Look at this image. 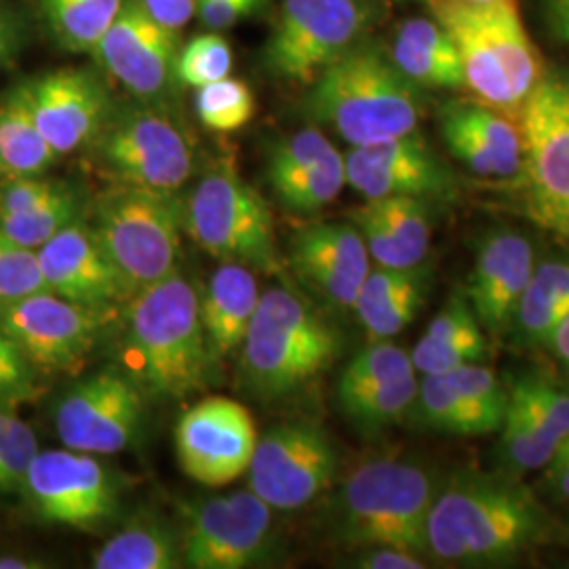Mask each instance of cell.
I'll return each mask as SVG.
<instances>
[{
    "mask_svg": "<svg viewBox=\"0 0 569 569\" xmlns=\"http://www.w3.org/2000/svg\"><path fill=\"white\" fill-rule=\"evenodd\" d=\"M542 531V512L519 486L465 475L435 496L427 552L451 566H496L521 555Z\"/></svg>",
    "mask_w": 569,
    "mask_h": 569,
    "instance_id": "6da1fadb",
    "label": "cell"
},
{
    "mask_svg": "<svg viewBox=\"0 0 569 569\" xmlns=\"http://www.w3.org/2000/svg\"><path fill=\"white\" fill-rule=\"evenodd\" d=\"M213 357L201 319V293L180 272L131 296L127 363L142 392L183 399L207 385Z\"/></svg>",
    "mask_w": 569,
    "mask_h": 569,
    "instance_id": "7a4b0ae2",
    "label": "cell"
},
{
    "mask_svg": "<svg viewBox=\"0 0 569 569\" xmlns=\"http://www.w3.org/2000/svg\"><path fill=\"white\" fill-rule=\"evenodd\" d=\"M306 112L355 148L416 133L422 100L390 58L355 44L310 82Z\"/></svg>",
    "mask_w": 569,
    "mask_h": 569,
    "instance_id": "3957f363",
    "label": "cell"
},
{
    "mask_svg": "<svg viewBox=\"0 0 569 569\" xmlns=\"http://www.w3.org/2000/svg\"><path fill=\"white\" fill-rule=\"evenodd\" d=\"M432 13L456 42L468 91L491 110L519 117L545 77V63L517 2L432 0Z\"/></svg>",
    "mask_w": 569,
    "mask_h": 569,
    "instance_id": "277c9868",
    "label": "cell"
},
{
    "mask_svg": "<svg viewBox=\"0 0 569 569\" xmlns=\"http://www.w3.org/2000/svg\"><path fill=\"white\" fill-rule=\"evenodd\" d=\"M241 378L260 399H277L305 387L340 355V336L305 300L272 287L260 305L243 340Z\"/></svg>",
    "mask_w": 569,
    "mask_h": 569,
    "instance_id": "5b68a950",
    "label": "cell"
},
{
    "mask_svg": "<svg viewBox=\"0 0 569 569\" xmlns=\"http://www.w3.org/2000/svg\"><path fill=\"white\" fill-rule=\"evenodd\" d=\"M91 230L131 298L178 272L186 207L171 192L114 183L98 199Z\"/></svg>",
    "mask_w": 569,
    "mask_h": 569,
    "instance_id": "8992f818",
    "label": "cell"
},
{
    "mask_svg": "<svg viewBox=\"0 0 569 569\" xmlns=\"http://www.w3.org/2000/svg\"><path fill=\"white\" fill-rule=\"evenodd\" d=\"M437 489L425 468L373 460L357 468L338 500V531L355 547L427 555V521Z\"/></svg>",
    "mask_w": 569,
    "mask_h": 569,
    "instance_id": "52a82bcc",
    "label": "cell"
},
{
    "mask_svg": "<svg viewBox=\"0 0 569 569\" xmlns=\"http://www.w3.org/2000/svg\"><path fill=\"white\" fill-rule=\"evenodd\" d=\"M89 148L112 182L154 192L178 194L197 163L188 129L164 102L112 103Z\"/></svg>",
    "mask_w": 569,
    "mask_h": 569,
    "instance_id": "ba28073f",
    "label": "cell"
},
{
    "mask_svg": "<svg viewBox=\"0 0 569 569\" xmlns=\"http://www.w3.org/2000/svg\"><path fill=\"white\" fill-rule=\"evenodd\" d=\"M523 211L569 241V72H545L519 112Z\"/></svg>",
    "mask_w": 569,
    "mask_h": 569,
    "instance_id": "9c48e42d",
    "label": "cell"
},
{
    "mask_svg": "<svg viewBox=\"0 0 569 569\" xmlns=\"http://www.w3.org/2000/svg\"><path fill=\"white\" fill-rule=\"evenodd\" d=\"M186 207V232L207 253L251 270L277 272L272 211L230 163L211 167Z\"/></svg>",
    "mask_w": 569,
    "mask_h": 569,
    "instance_id": "30bf717a",
    "label": "cell"
},
{
    "mask_svg": "<svg viewBox=\"0 0 569 569\" xmlns=\"http://www.w3.org/2000/svg\"><path fill=\"white\" fill-rule=\"evenodd\" d=\"M367 21L363 0H283L264 44L266 72L310 84L357 44Z\"/></svg>",
    "mask_w": 569,
    "mask_h": 569,
    "instance_id": "8fae6325",
    "label": "cell"
},
{
    "mask_svg": "<svg viewBox=\"0 0 569 569\" xmlns=\"http://www.w3.org/2000/svg\"><path fill=\"white\" fill-rule=\"evenodd\" d=\"M180 547L188 568L260 566L272 550V509L251 489L188 505Z\"/></svg>",
    "mask_w": 569,
    "mask_h": 569,
    "instance_id": "7c38bea8",
    "label": "cell"
},
{
    "mask_svg": "<svg viewBox=\"0 0 569 569\" xmlns=\"http://www.w3.org/2000/svg\"><path fill=\"white\" fill-rule=\"evenodd\" d=\"M338 458L326 430L293 420L270 428L247 470L249 489L272 510L305 509L331 483Z\"/></svg>",
    "mask_w": 569,
    "mask_h": 569,
    "instance_id": "4fadbf2b",
    "label": "cell"
},
{
    "mask_svg": "<svg viewBox=\"0 0 569 569\" xmlns=\"http://www.w3.org/2000/svg\"><path fill=\"white\" fill-rule=\"evenodd\" d=\"M142 388L112 367L79 382L56 411L63 448L93 456L131 448L142 432Z\"/></svg>",
    "mask_w": 569,
    "mask_h": 569,
    "instance_id": "5bb4252c",
    "label": "cell"
},
{
    "mask_svg": "<svg viewBox=\"0 0 569 569\" xmlns=\"http://www.w3.org/2000/svg\"><path fill=\"white\" fill-rule=\"evenodd\" d=\"M23 489L41 519L66 528L93 529L119 507L114 477L93 453L74 449L39 451Z\"/></svg>",
    "mask_w": 569,
    "mask_h": 569,
    "instance_id": "9a60e30c",
    "label": "cell"
},
{
    "mask_svg": "<svg viewBox=\"0 0 569 569\" xmlns=\"http://www.w3.org/2000/svg\"><path fill=\"white\" fill-rule=\"evenodd\" d=\"M102 312V308L41 291L0 310V329L20 346L37 371H72L98 345Z\"/></svg>",
    "mask_w": 569,
    "mask_h": 569,
    "instance_id": "2e32d148",
    "label": "cell"
},
{
    "mask_svg": "<svg viewBox=\"0 0 569 569\" xmlns=\"http://www.w3.org/2000/svg\"><path fill=\"white\" fill-rule=\"evenodd\" d=\"M91 56L143 102H164L178 81V32L152 20L138 0H124Z\"/></svg>",
    "mask_w": 569,
    "mask_h": 569,
    "instance_id": "e0dca14e",
    "label": "cell"
},
{
    "mask_svg": "<svg viewBox=\"0 0 569 569\" xmlns=\"http://www.w3.org/2000/svg\"><path fill=\"white\" fill-rule=\"evenodd\" d=\"M258 432L251 413L226 397H209L188 409L176 428L183 472L207 488H222L249 470Z\"/></svg>",
    "mask_w": 569,
    "mask_h": 569,
    "instance_id": "ac0fdd59",
    "label": "cell"
},
{
    "mask_svg": "<svg viewBox=\"0 0 569 569\" xmlns=\"http://www.w3.org/2000/svg\"><path fill=\"white\" fill-rule=\"evenodd\" d=\"M42 136L58 154L89 148L110 114L102 79L87 68H60L20 84Z\"/></svg>",
    "mask_w": 569,
    "mask_h": 569,
    "instance_id": "d6986e66",
    "label": "cell"
},
{
    "mask_svg": "<svg viewBox=\"0 0 569 569\" xmlns=\"http://www.w3.org/2000/svg\"><path fill=\"white\" fill-rule=\"evenodd\" d=\"M345 167L346 183L366 201L388 197L425 201L446 199L453 192L448 167L418 133L355 146L345 157Z\"/></svg>",
    "mask_w": 569,
    "mask_h": 569,
    "instance_id": "ffe728a7",
    "label": "cell"
},
{
    "mask_svg": "<svg viewBox=\"0 0 569 569\" xmlns=\"http://www.w3.org/2000/svg\"><path fill=\"white\" fill-rule=\"evenodd\" d=\"M509 401L510 392L500 385L496 373L483 363H472L425 376L418 385L413 407L420 420L432 430L481 437L502 428Z\"/></svg>",
    "mask_w": 569,
    "mask_h": 569,
    "instance_id": "44dd1931",
    "label": "cell"
},
{
    "mask_svg": "<svg viewBox=\"0 0 569 569\" xmlns=\"http://www.w3.org/2000/svg\"><path fill=\"white\" fill-rule=\"evenodd\" d=\"M289 264L296 277L326 305L352 310L371 270V258L357 226L326 222L293 234Z\"/></svg>",
    "mask_w": 569,
    "mask_h": 569,
    "instance_id": "7402d4cb",
    "label": "cell"
},
{
    "mask_svg": "<svg viewBox=\"0 0 569 569\" xmlns=\"http://www.w3.org/2000/svg\"><path fill=\"white\" fill-rule=\"evenodd\" d=\"M533 268V247L521 232L493 230L481 239L467 287V302L481 327L502 333L512 323Z\"/></svg>",
    "mask_w": 569,
    "mask_h": 569,
    "instance_id": "603a6c76",
    "label": "cell"
},
{
    "mask_svg": "<svg viewBox=\"0 0 569 569\" xmlns=\"http://www.w3.org/2000/svg\"><path fill=\"white\" fill-rule=\"evenodd\" d=\"M37 253L49 291L66 300L103 310L127 298L117 270L82 220L66 226Z\"/></svg>",
    "mask_w": 569,
    "mask_h": 569,
    "instance_id": "cb8c5ba5",
    "label": "cell"
},
{
    "mask_svg": "<svg viewBox=\"0 0 569 569\" xmlns=\"http://www.w3.org/2000/svg\"><path fill=\"white\" fill-rule=\"evenodd\" d=\"M441 133L449 152L472 173L515 180L521 171V131L479 102H451L441 110Z\"/></svg>",
    "mask_w": 569,
    "mask_h": 569,
    "instance_id": "d4e9b609",
    "label": "cell"
},
{
    "mask_svg": "<svg viewBox=\"0 0 569 569\" xmlns=\"http://www.w3.org/2000/svg\"><path fill=\"white\" fill-rule=\"evenodd\" d=\"M369 251V258L385 268H416L430 247V220L420 199L388 197L371 199L350 211Z\"/></svg>",
    "mask_w": 569,
    "mask_h": 569,
    "instance_id": "484cf974",
    "label": "cell"
},
{
    "mask_svg": "<svg viewBox=\"0 0 569 569\" xmlns=\"http://www.w3.org/2000/svg\"><path fill=\"white\" fill-rule=\"evenodd\" d=\"M427 274L416 268H385L369 270L352 312L366 327L371 342H382L399 336L418 317L427 300Z\"/></svg>",
    "mask_w": 569,
    "mask_h": 569,
    "instance_id": "4316f807",
    "label": "cell"
},
{
    "mask_svg": "<svg viewBox=\"0 0 569 569\" xmlns=\"http://www.w3.org/2000/svg\"><path fill=\"white\" fill-rule=\"evenodd\" d=\"M260 287L249 266L224 262L201 293V319L216 357L234 352L260 305Z\"/></svg>",
    "mask_w": 569,
    "mask_h": 569,
    "instance_id": "83f0119b",
    "label": "cell"
},
{
    "mask_svg": "<svg viewBox=\"0 0 569 569\" xmlns=\"http://www.w3.org/2000/svg\"><path fill=\"white\" fill-rule=\"evenodd\" d=\"M390 61L407 81L428 89L465 87L462 61L448 30L437 20H407L395 32Z\"/></svg>",
    "mask_w": 569,
    "mask_h": 569,
    "instance_id": "f1b7e54d",
    "label": "cell"
},
{
    "mask_svg": "<svg viewBox=\"0 0 569 569\" xmlns=\"http://www.w3.org/2000/svg\"><path fill=\"white\" fill-rule=\"evenodd\" d=\"M489 346L483 327L462 298H451L430 321L425 336L409 352L413 369L432 376L488 359Z\"/></svg>",
    "mask_w": 569,
    "mask_h": 569,
    "instance_id": "f546056e",
    "label": "cell"
},
{
    "mask_svg": "<svg viewBox=\"0 0 569 569\" xmlns=\"http://www.w3.org/2000/svg\"><path fill=\"white\" fill-rule=\"evenodd\" d=\"M568 315L569 262L550 260L533 268L510 326L517 327L526 345H550Z\"/></svg>",
    "mask_w": 569,
    "mask_h": 569,
    "instance_id": "4dcf8cb0",
    "label": "cell"
},
{
    "mask_svg": "<svg viewBox=\"0 0 569 569\" xmlns=\"http://www.w3.org/2000/svg\"><path fill=\"white\" fill-rule=\"evenodd\" d=\"M58 159L18 84L0 100V178L44 176Z\"/></svg>",
    "mask_w": 569,
    "mask_h": 569,
    "instance_id": "1f68e13d",
    "label": "cell"
},
{
    "mask_svg": "<svg viewBox=\"0 0 569 569\" xmlns=\"http://www.w3.org/2000/svg\"><path fill=\"white\" fill-rule=\"evenodd\" d=\"M183 566L182 547L173 531L140 517L112 536L93 555L96 569H176Z\"/></svg>",
    "mask_w": 569,
    "mask_h": 569,
    "instance_id": "d6a6232c",
    "label": "cell"
},
{
    "mask_svg": "<svg viewBox=\"0 0 569 569\" xmlns=\"http://www.w3.org/2000/svg\"><path fill=\"white\" fill-rule=\"evenodd\" d=\"M56 41L70 53H91L124 0H37Z\"/></svg>",
    "mask_w": 569,
    "mask_h": 569,
    "instance_id": "836d02e7",
    "label": "cell"
},
{
    "mask_svg": "<svg viewBox=\"0 0 569 569\" xmlns=\"http://www.w3.org/2000/svg\"><path fill=\"white\" fill-rule=\"evenodd\" d=\"M268 182L284 209L308 216L340 197L346 186L345 157L336 150L319 163L268 178Z\"/></svg>",
    "mask_w": 569,
    "mask_h": 569,
    "instance_id": "e575fe53",
    "label": "cell"
},
{
    "mask_svg": "<svg viewBox=\"0 0 569 569\" xmlns=\"http://www.w3.org/2000/svg\"><path fill=\"white\" fill-rule=\"evenodd\" d=\"M418 385L420 382L416 373H409L385 385L346 395L340 399V406L345 409L346 416L352 418L359 427H387L392 422H399L407 411L413 409Z\"/></svg>",
    "mask_w": 569,
    "mask_h": 569,
    "instance_id": "d590c367",
    "label": "cell"
},
{
    "mask_svg": "<svg viewBox=\"0 0 569 569\" xmlns=\"http://www.w3.org/2000/svg\"><path fill=\"white\" fill-rule=\"evenodd\" d=\"M81 199L77 190L70 186L49 203L34 207L26 213L0 218V234L23 247L39 249L66 226L81 220Z\"/></svg>",
    "mask_w": 569,
    "mask_h": 569,
    "instance_id": "8d00e7d4",
    "label": "cell"
},
{
    "mask_svg": "<svg viewBox=\"0 0 569 569\" xmlns=\"http://www.w3.org/2000/svg\"><path fill=\"white\" fill-rule=\"evenodd\" d=\"M194 110L207 129L230 133L251 122L256 114V96L247 82L226 77L197 89Z\"/></svg>",
    "mask_w": 569,
    "mask_h": 569,
    "instance_id": "74e56055",
    "label": "cell"
},
{
    "mask_svg": "<svg viewBox=\"0 0 569 569\" xmlns=\"http://www.w3.org/2000/svg\"><path fill=\"white\" fill-rule=\"evenodd\" d=\"M416 373L409 352L388 340L371 342L345 367L338 382V399L363 388L385 385L390 380Z\"/></svg>",
    "mask_w": 569,
    "mask_h": 569,
    "instance_id": "f35d334b",
    "label": "cell"
},
{
    "mask_svg": "<svg viewBox=\"0 0 569 569\" xmlns=\"http://www.w3.org/2000/svg\"><path fill=\"white\" fill-rule=\"evenodd\" d=\"M500 432L505 456L517 470H540L547 467L559 448L549 435L529 418L528 411L515 397H510L507 418Z\"/></svg>",
    "mask_w": 569,
    "mask_h": 569,
    "instance_id": "ab89813d",
    "label": "cell"
},
{
    "mask_svg": "<svg viewBox=\"0 0 569 569\" xmlns=\"http://www.w3.org/2000/svg\"><path fill=\"white\" fill-rule=\"evenodd\" d=\"M49 291L37 249L23 247L0 234V310Z\"/></svg>",
    "mask_w": 569,
    "mask_h": 569,
    "instance_id": "60d3db41",
    "label": "cell"
},
{
    "mask_svg": "<svg viewBox=\"0 0 569 569\" xmlns=\"http://www.w3.org/2000/svg\"><path fill=\"white\" fill-rule=\"evenodd\" d=\"M232 47L224 37L209 32L188 42L178 56V81L183 87L201 89L222 81L232 72Z\"/></svg>",
    "mask_w": 569,
    "mask_h": 569,
    "instance_id": "b9f144b4",
    "label": "cell"
},
{
    "mask_svg": "<svg viewBox=\"0 0 569 569\" xmlns=\"http://www.w3.org/2000/svg\"><path fill=\"white\" fill-rule=\"evenodd\" d=\"M39 443L23 420L0 407V491L23 488Z\"/></svg>",
    "mask_w": 569,
    "mask_h": 569,
    "instance_id": "7bdbcfd3",
    "label": "cell"
},
{
    "mask_svg": "<svg viewBox=\"0 0 569 569\" xmlns=\"http://www.w3.org/2000/svg\"><path fill=\"white\" fill-rule=\"evenodd\" d=\"M529 418L561 446L569 437V395L542 380H521L510 390ZM559 449V448H557Z\"/></svg>",
    "mask_w": 569,
    "mask_h": 569,
    "instance_id": "ee69618b",
    "label": "cell"
},
{
    "mask_svg": "<svg viewBox=\"0 0 569 569\" xmlns=\"http://www.w3.org/2000/svg\"><path fill=\"white\" fill-rule=\"evenodd\" d=\"M331 152H336V146L327 140L326 133L317 127H306L274 146L268 159L266 176L274 178L305 169L308 164L323 161Z\"/></svg>",
    "mask_w": 569,
    "mask_h": 569,
    "instance_id": "f6af8a7d",
    "label": "cell"
},
{
    "mask_svg": "<svg viewBox=\"0 0 569 569\" xmlns=\"http://www.w3.org/2000/svg\"><path fill=\"white\" fill-rule=\"evenodd\" d=\"M39 395L37 369L20 346L0 329V407L28 403Z\"/></svg>",
    "mask_w": 569,
    "mask_h": 569,
    "instance_id": "bcb514c9",
    "label": "cell"
},
{
    "mask_svg": "<svg viewBox=\"0 0 569 569\" xmlns=\"http://www.w3.org/2000/svg\"><path fill=\"white\" fill-rule=\"evenodd\" d=\"M70 186L60 180H49L42 176L30 178H2L0 183V218L26 213L34 207L53 201Z\"/></svg>",
    "mask_w": 569,
    "mask_h": 569,
    "instance_id": "7dc6e473",
    "label": "cell"
},
{
    "mask_svg": "<svg viewBox=\"0 0 569 569\" xmlns=\"http://www.w3.org/2000/svg\"><path fill=\"white\" fill-rule=\"evenodd\" d=\"M264 0H199L197 18L213 32L237 26L251 18Z\"/></svg>",
    "mask_w": 569,
    "mask_h": 569,
    "instance_id": "c3c4849f",
    "label": "cell"
},
{
    "mask_svg": "<svg viewBox=\"0 0 569 569\" xmlns=\"http://www.w3.org/2000/svg\"><path fill=\"white\" fill-rule=\"evenodd\" d=\"M143 11L169 30H182L197 16L199 0H138Z\"/></svg>",
    "mask_w": 569,
    "mask_h": 569,
    "instance_id": "681fc988",
    "label": "cell"
},
{
    "mask_svg": "<svg viewBox=\"0 0 569 569\" xmlns=\"http://www.w3.org/2000/svg\"><path fill=\"white\" fill-rule=\"evenodd\" d=\"M357 566L366 569H420L425 568L422 557L409 550L392 547H367L359 555Z\"/></svg>",
    "mask_w": 569,
    "mask_h": 569,
    "instance_id": "f907efd6",
    "label": "cell"
},
{
    "mask_svg": "<svg viewBox=\"0 0 569 569\" xmlns=\"http://www.w3.org/2000/svg\"><path fill=\"white\" fill-rule=\"evenodd\" d=\"M545 477L552 493L563 502H569V451H555L552 460L545 467Z\"/></svg>",
    "mask_w": 569,
    "mask_h": 569,
    "instance_id": "816d5d0a",
    "label": "cell"
},
{
    "mask_svg": "<svg viewBox=\"0 0 569 569\" xmlns=\"http://www.w3.org/2000/svg\"><path fill=\"white\" fill-rule=\"evenodd\" d=\"M20 47V30L13 16L4 9H0V66L11 60L13 53Z\"/></svg>",
    "mask_w": 569,
    "mask_h": 569,
    "instance_id": "f5cc1de1",
    "label": "cell"
},
{
    "mask_svg": "<svg viewBox=\"0 0 569 569\" xmlns=\"http://www.w3.org/2000/svg\"><path fill=\"white\" fill-rule=\"evenodd\" d=\"M545 7L552 32L569 44V0H545Z\"/></svg>",
    "mask_w": 569,
    "mask_h": 569,
    "instance_id": "db71d44e",
    "label": "cell"
},
{
    "mask_svg": "<svg viewBox=\"0 0 569 569\" xmlns=\"http://www.w3.org/2000/svg\"><path fill=\"white\" fill-rule=\"evenodd\" d=\"M550 346H552V348H555V352L559 355L561 363L569 369V315L568 319H566V321L561 323V327L557 329V333H555V338H552Z\"/></svg>",
    "mask_w": 569,
    "mask_h": 569,
    "instance_id": "11a10c76",
    "label": "cell"
},
{
    "mask_svg": "<svg viewBox=\"0 0 569 569\" xmlns=\"http://www.w3.org/2000/svg\"><path fill=\"white\" fill-rule=\"evenodd\" d=\"M41 568V563H32L26 557H16V555H0V569H34Z\"/></svg>",
    "mask_w": 569,
    "mask_h": 569,
    "instance_id": "9f6ffc18",
    "label": "cell"
},
{
    "mask_svg": "<svg viewBox=\"0 0 569 569\" xmlns=\"http://www.w3.org/2000/svg\"><path fill=\"white\" fill-rule=\"evenodd\" d=\"M465 2H481V4H486V2H500V0H465Z\"/></svg>",
    "mask_w": 569,
    "mask_h": 569,
    "instance_id": "6f0895ef",
    "label": "cell"
}]
</instances>
